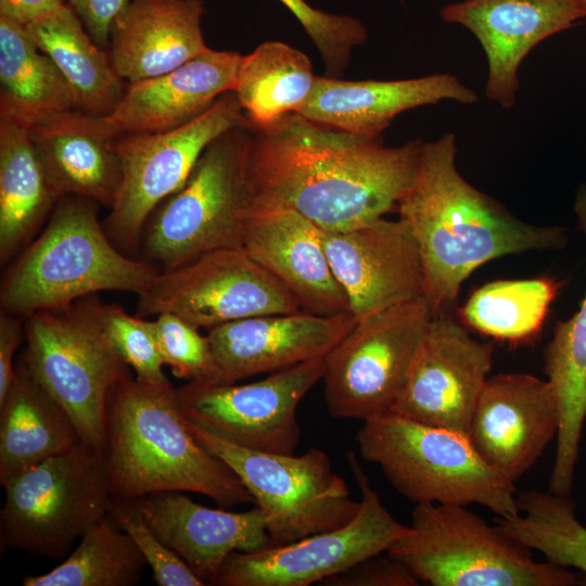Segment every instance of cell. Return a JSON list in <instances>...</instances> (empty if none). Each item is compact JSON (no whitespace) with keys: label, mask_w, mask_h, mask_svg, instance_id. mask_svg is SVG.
<instances>
[{"label":"cell","mask_w":586,"mask_h":586,"mask_svg":"<svg viewBox=\"0 0 586 586\" xmlns=\"http://www.w3.org/2000/svg\"><path fill=\"white\" fill-rule=\"evenodd\" d=\"M135 501L151 530L206 585L215 584L230 553L270 546L258 507L243 512L208 508L181 492L157 493Z\"/></svg>","instance_id":"22"},{"label":"cell","mask_w":586,"mask_h":586,"mask_svg":"<svg viewBox=\"0 0 586 586\" xmlns=\"http://www.w3.org/2000/svg\"><path fill=\"white\" fill-rule=\"evenodd\" d=\"M40 235L14 262L0 291L2 310L20 317L60 309L102 291L143 293L158 271L118 251L95 202L66 196Z\"/></svg>","instance_id":"4"},{"label":"cell","mask_w":586,"mask_h":586,"mask_svg":"<svg viewBox=\"0 0 586 586\" xmlns=\"http://www.w3.org/2000/svg\"><path fill=\"white\" fill-rule=\"evenodd\" d=\"M558 289L548 277L488 282L469 296L459 316L484 335L526 343L539 334Z\"/></svg>","instance_id":"33"},{"label":"cell","mask_w":586,"mask_h":586,"mask_svg":"<svg viewBox=\"0 0 586 586\" xmlns=\"http://www.w3.org/2000/svg\"><path fill=\"white\" fill-rule=\"evenodd\" d=\"M253 126L232 128L202 153L183 186L146 222V256L170 270L220 249H242L252 203Z\"/></svg>","instance_id":"7"},{"label":"cell","mask_w":586,"mask_h":586,"mask_svg":"<svg viewBox=\"0 0 586 586\" xmlns=\"http://www.w3.org/2000/svg\"><path fill=\"white\" fill-rule=\"evenodd\" d=\"M351 313L306 311L249 317L208 330L211 368L204 381L232 384L326 356L355 326Z\"/></svg>","instance_id":"20"},{"label":"cell","mask_w":586,"mask_h":586,"mask_svg":"<svg viewBox=\"0 0 586 586\" xmlns=\"http://www.w3.org/2000/svg\"><path fill=\"white\" fill-rule=\"evenodd\" d=\"M582 1H583L584 5H585V8H586V0H582Z\"/></svg>","instance_id":"44"},{"label":"cell","mask_w":586,"mask_h":586,"mask_svg":"<svg viewBox=\"0 0 586 586\" xmlns=\"http://www.w3.org/2000/svg\"><path fill=\"white\" fill-rule=\"evenodd\" d=\"M453 132L423 142L416 177L397 205L425 270V298L435 315L450 314L461 285L481 265L510 254L560 250L559 226H537L469 183L456 166Z\"/></svg>","instance_id":"2"},{"label":"cell","mask_w":586,"mask_h":586,"mask_svg":"<svg viewBox=\"0 0 586 586\" xmlns=\"http://www.w3.org/2000/svg\"><path fill=\"white\" fill-rule=\"evenodd\" d=\"M78 110L67 81L25 26L0 16V120L27 129Z\"/></svg>","instance_id":"29"},{"label":"cell","mask_w":586,"mask_h":586,"mask_svg":"<svg viewBox=\"0 0 586 586\" xmlns=\"http://www.w3.org/2000/svg\"><path fill=\"white\" fill-rule=\"evenodd\" d=\"M443 101L469 105L476 103L479 97L447 73L398 80H342L317 76L297 114L333 129L381 137L400 113Z\"/></svg>","instance_id":"23"},{"label":"cell","mask_w":586,"mask_h":586,"mask_svg":"<svg viewBox=\"0 0 586 586\" xmlns=\"http://www.w3.org/2000/svg\"><path fill=\"white\" fill-rule=\"evenodd\" d=\"M242 55L235 51H208L163 75L126 84L116 107L101 116L117 138L177 128L233 91Z\"/></svg>","instance_id":"24"},{"label":"cell","mask_w":586,"mask_h":586,"mask_svg":"<svg viewBox=\"0 0 586 586\" xmlns=\"http://www.w3.org/2000/svg\"><path fill=\"white\" fill-rule=\"evenodd\" d=\"M187 421V420H186ZM207 450L222 460L253 496L265 515L270 546L346 525L360 501L352 499L346 482L327 453L275 454L238 446L187 421Z\"/></svg>","instance_id":"9"},{"label":"cell","mask_w":586,"mask_h":586,"mask_svg":"<svg viewBox=\"0 0 586 586\" xmlns=\"http://www.w3.org/2000/svg\"><path fill=\"white\" fill-rule=\"evenodd\" d=\"M446 23L468 29L487 62L486 98L512 109L519 91V69L542 41L586 17L582 0H460L445 4Z\"/></svg>","instance_id":"19"},{"label":"cell","mask_w":586,"mask_h":586,"mask_svg":"<svg viewBox=\"0 0 586 586\" xmlns=\"http://www.w3.org/2000/svg\"><path fill=\"white\" fill-rule=\"evenodd\" d=\"M321 238L356 320L425 296V270L419 244L400 218H380L341 232L321 230Z\"/></svg>","instance_id":"18"},{"label":"cell","mask_w":586,"mask_h":586,"mask_svg":"<svg viewBox=\"0 0 586 586\" xmlns=\"http://www.w3.org/2000/svg\"><path fill=\"white\" fill-rule=\"evenodd\" d=\"M493 353L491 342L473 339L451 314L434 315L391 412L468 437Z\"/></svg>","instance_id":"16"},{"label":"cell","mask_w":586,"mask_h":586,"mask_svg":"<svg viewBox=\"0 0 586 586\" xmlns=\"http://www.w3.org/2000/svg\"><path fill=\"white\" fill-rule=\"evenodd\" d=\"M81 443L64 408L42 387L20 355L14 379L0 400V483Z\"/></svg>","instance_id":"27"},{"label":"cell","mask_w":586,"mask_h":586,"mask_svg":"<svg viewBox=\"0 0 586 586\" xmlns=\"http://www.w3.org/2000/svg\"><path fill=\"white\" fill-rule=\"evenodd\" d=\"M25 28L67 81L79 111L105 116L116 107L126 85L69 4H61Z\"/></svg>","instance_id":"30"},{"label":"cell","mask_w":586,"mask_h":586,"mask_svg":"<svg viewBox=\"0 0 586 586\" xmlns=\"http://www.w3.org/2000/svg\"><path fill=\"white\" fill-rule=\"evenodd\" d=\"M63 3V0H0V16L26 26Z\"/></svg>","instance_id":"43"},{"label":"cell","mask_w":586,"mask_h":586,"mask_svg":"<svg viewBox=\"0 0 586 586\" xmlns=\"http://www.w3.org/2000/svg\"><path fill=\"white\" fill-rule=\"evenodd\" d=\"M28 130L58 199L73 195L113 206L122 169L116 137L101 116L74 110Z\"/></svg>","instance_id":"26"},{"label":"cell","mask_w":586,"mask_h":586,"mask_svg":"<svg viewBox=\"0 0 586 586\" xmlns=\"http://www.w3.org/2000/svg\"><path fill=\"white\" fill-rule=\"evenodd\" d=\"M109 513L137 545L160 586L206 585L151 530L135 500L113 499Z\"/></svg>","instance_id":"39"},{"label":"cell","mask_w":586,"mask_h":586,"mask_svg":"<svg viewBox=\"0 0 586 586\" xmlns=\"http://www.w3.org/2000/svg\"><path fill=\"white\" fill-rule=\"evenodd\" d=\"M324 586H417L420 582L386 551L368 557L319 583Z\"/></svg>","instance_id":"40"},{"label":"cell","mask_w":586,"mask_h":586,"mask_svg":"<svg viewBox=\"0 0 586 586\" xmlns=\"http://www.w3.org/2000/svg\"><path fill=\"white\" fill-rule=\"evenodd\" d=\"M559 412L548 380L524 372L487 378L471 418L468 438L495 472L515 483L557 437Z\"/></svg>","instance_id":"17"},{"label":"cell","mask_w":586,"mask_h":586,"mask_svg":"<svg viewBox=\"0 0 586 586\" xmlns=\"http://www.w3.org/2000/svg\"><path fill=\"white\" fill-rule=\"evenodd\" d=\"M346 460L361 495L359 510L351 522L286 545L234 551L214 585L309 586L387 551L407 534L410 527L395 520L385 508L354 450L346 453Z\"/></svg>","instance_id":"13"},{"label":"cell","mask_w":586,"mask_h":586,"mask_svg":"<svg viewBox=\"0 0 586 586\" xmlns=\"http://www.w3.org/2000/svg\"><path fill=\"white\" fill-rule=\"evenodd\" d=\"M102 305L89 295L65 308L27 315L21 356L69 415L81 442L103 455L107 396L131 374L104 329Z\"/></svg>","instance_id":"8"},{"label":"cell","mask_w":586,"mask_h":586,"mask_svg":"<svg viewBox=\"0 0 586 586\" xmlns=\"http://www.w3.org/2000/svg\"><path fill=\"white\" fill-rule=\"evenodd\" d=\"M316 77L305 53L269 40L242 55L233 91L251 125L260 129L298 113Z\"/></svg>","instance_id":"32"},{"label":"cell","mask_w":586,"mask_h":586,"mask_svg":"<svg viewBox=\"0 0 586 586\" xmlns=\"http://www.w3.org/2000/svg\"><path fill=\"white\" fill-rule=\"evenodd\" d=\"M467 506L416 505L407 534L386 551L433 586H572L577 575L537 562Z\"/></svg>","instance_id":"6"},{"label":"cell","mask_w":586,"mask_h":586,"mask_svg":"<svg viewBox=\"0 0 586 586\" xmlns=\"http://www.w3.org/2000/svg\"><path fill=\"white\" fill-rule=\"evenodd\" d=\"M520 513L497 517L495 525L514 542L543 553L547 561L586 576V526L575 515L570 495L536 489L517 495Z\"/></svg>","instance_id":"35"},{"label":"cell","mask_w":586,"mask_h":586,"mask_svg":"<svg viewBox=\"0 0 586 586\" xmlns=\"http://www.w3.org/2000/svg\"><path fill=\"white\" fill-rule=\"evenodd\" d=\"M131 0H68L93 41L101 48L110 42L112 25Z\"/></svg>","instance_id":"41"},{"label":"cell","mask_w":586,"mask_h":586,"mask_svg":"<svg viewBox=\"0 0 586 586\" xmlns=\"http://www.w3.org/2000/svg\"><path fill=\"white\" fill-rule=\"evenodd\" d=\"M3 487L2 545L51 559L63 558L113 501L103 455L82 442Z\"/></svg>","instance_id":"10"},{"label":"cell","mask_w":586,"mask_h":586,"mask_svg":"<svg viewBox=\"0 0 586 586\" xmlns=\"http://www.w3.org/2000/svg\"><path fill=\"white\" fill-rule=\"evenodd\" d=\"M138 297V317L171 313L206 330L302 310L294 295L243 249L216 250L163 270Z\"/></svg>","instance_id":"14"},{"label":"cell","mask_w":586,"mask_h":586,"mask_svg":"<svg viewBox=\"0 0 586 586\" xmlns=\"http://www.w3.org/2000/svg\"><path fill=\"white\" fill-rule=\"evenodd\" d=\"M434 311L425 297L357 319L324 356L323 391L335 419L390 413L399 398Z\"/></svg>","instance_id":"11"},{"label":"cell","mask_w":586,"mask_h":586,"mask_svg":"<svg viewBox=\"0 0 586 586\" xmlns=\"http://www.w3.org/2000/svg\"><path fill=\"white\" fill-rule=\"evenodd\" d=\"M573 208L578 228L586 235V184L577 189ZM543 357L559 412L557 448L549 483L557 489L566 491L573 486L586 419V293L579 309L570 319L557 321Z\"/></svg>","instance_id":"28"},{"label":"cell","mask_w":586,"mask_h":586,"mask_svg":"<svg viewBox=\"0 0 586 586\" xmlns=\"http://www.w3.org/2000/svg\"><path fill=\"white\" fill-rule=\"evenodd\" d=\"M104 329L123 360L136 373V379L146 383L169 381L163 371L149 320L131 316L116 304L102 305Z\"/></svg>","instance_id":"38"},{"label":"cell","mask_w":586,"mask_h":586,"mask_svg":"<svg viewBox=\"0 0 586 586\" xmlns=\"http://www.w3.org/2000/svg\"><path fill=\"white\" fill-rule=\"evenodd\" d=\"M324 356L271 372L246 384L189 381L176 387L187 421L241 447L294 454L302 431L296 409L322 380Z\"/></svg>","instance_id":"15"},{"label":"cell","mask_w":586,"mask_h":586,"mask_svg":"<svg viewBox=\"0 0 586 586\" xmlns=\"http://www.w3.org/2000/svg\"><path fill=\"white\" fill-rule=\"evenodd\" d=\"M27 128L0 120V258L7 263L56 202Z\"/></svg>","instance_id":"31"},{"label":"cell","mask_w":586,"mask_h":586,"mask_svg":"<svg viewBox=\"0 0 586 586\" xmlns=\"http://www.w3.org/2000/svg\"><path fill=\"white\" fill-rule=\"evenodd\" d=\"M242 249L294 295L303 311L321 316L351 313L321 230L300 213L283 207L250 208Z\"/></svg>","instance_id":"21"},{"label":"cell","mask_w":586,"mask_h":586,"mask_svg":"<svg viewBox=\"0 0 586 586\" xmlns=\"http://www.w3.org/2000/svg\"><path fill=\"white\" fill-rule=\"evenodd\" d=\"M103 460L116 500L191 492L226 509L255 504L234 472L194 437L169 381L154 384L129 377L112 387Z\"/></svg>","instance_id":"3"},{"label":"cell","mask_w":586,"mask_h":586,"mask_svg":"<svg viewBox=\"0 0 586 586\" xmlns=\"http://www.w3.org/2000/svg\"><path fill=\"white\" fill-rule=\"evenodd\" d=\"M300 22L324 62L329 77L340 78L355 47L367 40L364 24L349 15L328 13L305 0H278Z\"/></svg>","instance_id":"36"},{"label":"cell","mask_w":586,"mask_h":586,"mask_svg":"<svg viewBox=\"0 0 586 586\" xmlns=\"http://www.w3.org/2000/svg\"><path fill=\"white\" fill-rule=\"evenodd\" d=\"M422 145L385 146L381 137L333 129L297 113L253 127L251 208H291L326 232L368 225L397 209Z\"/></svg>","instance_id":"1"},{"label":"cell","mask_w":586,"mask_h":586,"mask_svg":"<svg viewBox=\"0 0 586 586\" xmlns=\"http://www.w3.org/2000/svg\"><path fill=\"white\" fill-rule=\"evenodd\" d=\"M203 0H131L115 18L110 59L127 84L168 73L208 51Z\"/></svg>","instance_id":"25"},{"label":"cell","mask_w":586,"mask_h":586,"mask_svg":"<svg viewBox=\"0 0 586 586\" xmlns=\"http://www.w3.org/2000/svg\"><path fill=\"white\" fill-rule=\"evenodd\" d=\"M247 125L234 91H228L177 128L117 137L122 180L104 222L111 240L132 246L157 206L183 186L204 150L226 131Z\"/></svg>","instance_id":"12"},{"label":"cell","mask_w":586,"mask_h":586,"mask_svg":"<svg viewBox=\"0 0 586 586\" xmlns=\"http://www.w3.org/2000/svg\"><path fill=\"white\" fill-rule=\"evenodd\" d=\"M24 337L20 316L0 315V400L5 396L15 374L14 355Z\"/></svg>","instance_id":"42"},{"label":"cell","mask_w":586,"mask_h":586,"mask_svg":"<svg viewBox=\"0 0 586 586\" xmlns=\"http://www.w3.org/2000/svg\"><path fill=\"white\" fill-rule=\"evenodd\" d=\"M53 570L23 579L24 586H131L148 565L131 537L107 513L80 537Z\"/></svg>","instance_id":"34"},{"label":"cell","mask_w":586,"mask_h":586,"mask_svg":"<svg viewBox=\"0 0 586 586\" xmlns=\"http://www.w3.org/2000/svg\"><path fill=\"white\" fill-rule=\"evenodd\" d=\"M158 354L173 374L189 381H204L211 368L207 335L171 313H161L149 320Z\"/></svg>","instance_id":"37"},{"label":"cell","mask_w":586,"mask_h":586,"mask_svg":"<svg viewBox=\"0 0 586 586\" xmlns=\"http://www.w3.org/2000/svg\"><path fill=\"white\" fill-rule=\"evenodd\" d=\"M356 441L361 458L416 505L477 504L500 518L520 513L514 483L488 467L460 433L390 412L365 420Z\"/></svg>","instance_id":"5"}]
</instances>
